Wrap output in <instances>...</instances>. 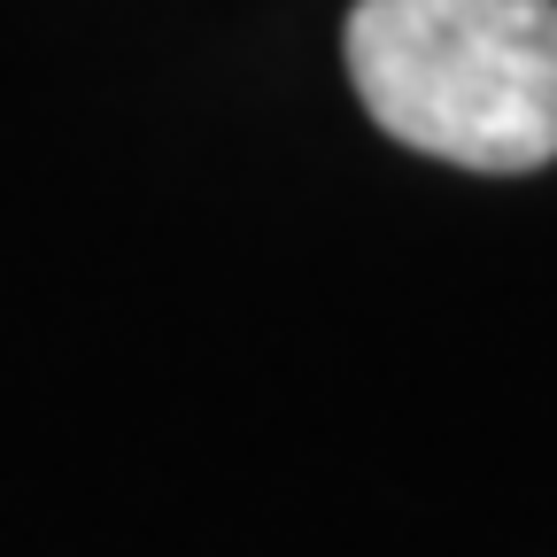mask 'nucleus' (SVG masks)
Returning <instances> with one entry per match:
<instances>
[{
	"mask_svg": "<svg viewBox=\"0 0 557 557\" xmlns=\"http://www.w3.org/2000/svg\"><path fill=\"white\" fill-rule=\"evenodd\" d=\"M348 78L418 156L542 171L557 156V0H357Z\"/></svg>",
	"mask_w": 557,
	"mask_h": 557,
	"instance_id": "f257e3e1",
	"label": "nucleus"
}]
</instances>
